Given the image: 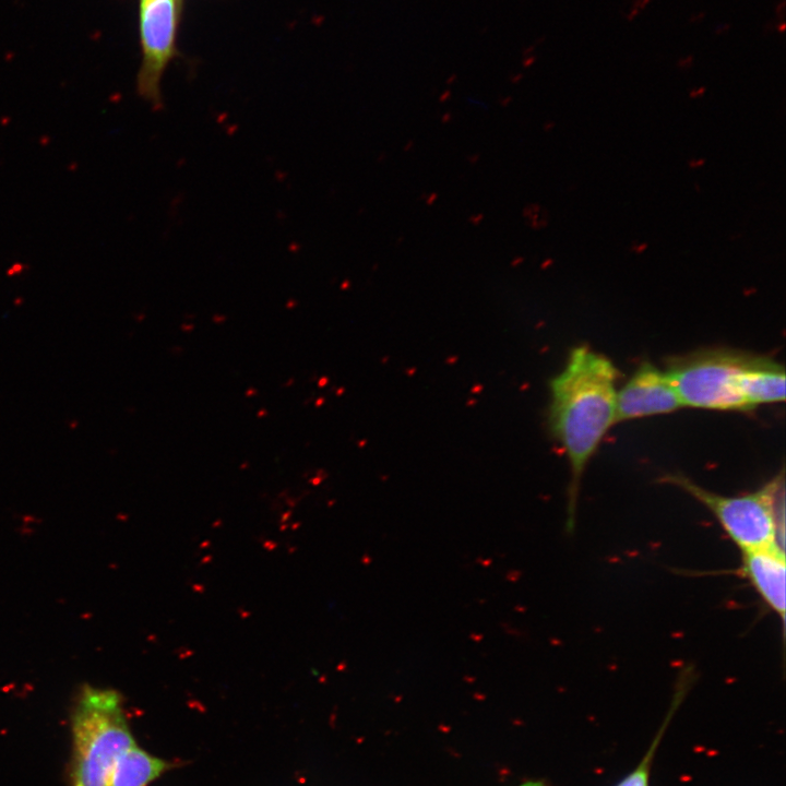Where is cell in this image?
<instances>
[{"instance_id":"cell-9","label":"cell","mask_w":786,"mask_h":786,"mask_svg":"<svg viewBox=\"0 0 786 786\" xmlns=\"http://www.w3.org/2000/svg\"><path fill=\"white\" fill-rule=\"evenodd\" d=\"M168 769V763L136 743L116 762L107 786H147Z\"/></svg>"},{"instance_id":"cell-14","label":"cell","mask_w":786,"mask_h":786,"mask_svg":"<svg viewBox=\"0 0 786 786\" xmlns=\"http://www.w3.org/2000/svg\"><path fill=\"white\" fill-rule=\"evenodd\" d=\"M520 786H544V784L540 781H529Z\"/></svg>"},{"instance_id":"cell-13","label":"cell","mask_w":786,"mask_h":786,"mask_svg":"<svg viewBox=\"0 0 786 786\" xmlns=\"http://www.w3.org/2000/svg\"><path fill=\"white\" fill-rule=\"evenodd\" d=\"M704 15H705L704 12L698 13V14H695V15H692V16L690 17V21H691L692 23H696V22L701 21V20L704 17Z\"/></svg>"},{"instance_id":"cell-12","label":"cell","mask_w":786,"mask_h":786,"mask_svg":"<svg viewBox=\"0 0 786 786\" xmlns=\"http://www.w3.org/2000/svg\"><path fill=\"white\" fill-rule=\"evenodd\" d=\"M692 63V56H688L687 58L679 61V67L681 68H688Z\"/></svg>"},{"instance_id":"cell-7","label":"cell","mask_w":786,"mask_h":786,"mask_svg":"<svg viewBox=\"0 0 786 786\" xmlns=\"http://www.w3.org/2000/svg\"><path fill=\"white\" fill-rule=\"evenodd\" d=\"M741 575L785 624L786 563L785 552L777 546L741 551Z\"/></svg>"},{"instance_id":"cell-4","label":"cell","mask_w":786,"mask_h":786,"mask_svg":"<svg viewBox=\"0 0 786 786\" xmlns=\"http://www.w3.org/2000/svg\"><path fill=\"white\" fill-rule=\"evenodd\" d=\"M752 357L733 349L700 350L672 359L666 374L683 406L748 410L746 380Z\"/></svg>"},{"instance_id":"cell-8","label":"cell","mask_w":786,"mask_h":786,"mask_svg":"<svg viewBox=\"0 0 786 786\" xmlns=\"http://www.w3.org/2000/svg\"><path fill=\"white\" fill-rule=\"evenodd\" d=\"M746 398L751 409L760 404L784 402V367L769 357L753 355L747 373Z\"/></svg>"},{"instance_id":"cell-2","label":"cell","mask_w":786,"mask_h":786,"mask_svg":"<svg viewBox=\"0 0 786 786\" xmlns=\"http://www.w3.org/2000/svg\"><path fill=\"white\" fill-rule=\"evenodd\" d=\"M71 786H107L121 754L136 742L112 689L84 686L71 714Z\"/></svg>"},{"instance_id":"cell-19","label":"cell","mask_w":786,"mask_h":786,"mask_svg":"<svg viewBox=\"0 0 786 786\" xmlns=\"http://www.w3.org/2000/svg\"><path fill=\"white\" fill-rule=\"evenodd\" d=\"M778 27H779L781 32H783V31H784V28H785V24H784V23H782L781 25H778Z\"/></svg>"},{"instance_id":"cell-15","label":"cell","mask_w":786,"mask_h":786,"mask_svg":"<svg viewBox=\"0 0 786 786\" xmlns=\"http://www.w3.org/2000/svg\"><path fill=\"white\" fill-rule=\"evenodd\" d=\"M728 28H729V25H727V24H726V25H720V26H718V27L716 28L715 32H716V34H723V33L727 32Z\"/></svg>"},{"instance_id":"cell-10","label":"cell","mask_w":786,"mask_h":786,"mask_svg":"<svg viewBox=\"0 0 786 786\" xmlns=\"http://www.w3.org/2000/svg\"><path fill=\"white\" fill-rule=\"evenodd\" d=\"M653 753L654 749H651L647 752V757L640 763V765L622 781H620L617 786H648L650 762L652 760Z\"/></svg>"},{"instance_id":"cell-18","label":"cell","mask_w":786,"mask_h":786,"mask_svg":"<svg viewBox=\"0 0 786 786\" xmlns=\"http://www.w3.org/2000/svg\"><path fill=\"white\" fill-rule=\"evenodd\" d=\"M784 4H785L784 1H782L781 4L778 5V9H776V13L784 11Z\"/></svg>"},{"instance_id":"cell-3","label":"cell","mask_w":786,"mask_h":786,"mask_svg":"<svg viewBox=\"0 0 786 786\" xmlns=\"http://www.w3.org/2000/svg\"><path fill=\"white\" fill-rule=\"evenodd\" d=\"M666 483L677 486L702 503L741 551L777 546L784 550V472L753 492L723 496L682 475Z\"/></svg>"},{"instance_id":"cell-17","label":"cell","mask_w":786,"mask_h":786,"mask_svg":"<svg viewBox=\"0 0 786 786\" xmlns=\"http://www.w3.org/2000/svg\"><path fill=\"white\" fill-rule=\"evenodd\" d=\"M639 12H640L639 10L632 9V11L628 15V20L634 19L639 14Z\"/></svg>"},{"instance_id":"cell-6","label":"cell","mask_w":786,"mask_h":786,"mask_svg":"<svg viewBox=\"0 0 786 786\" xmlns=\"http://www.w3.org/2000/svg\"><path fill=\"white\" fill-rule=\"evenodd\" d=\"M681 406L666 372L645 361L616 395V421L667 414Z\"/></svg>"},{"instance_id":"cell-16","label":"cell","mask_w":786,"mask_h":786,"mask_svg":"<svg viewBox=\"0 0 786 786\" xmlns=\"http://www.w3.org/2000/svg\"><path fill=\"white\" fill-rule=\"evenodd\" d=\"M704 87H701L700 90H694L690 93L691 97H698L704 93Z\"/></svg>"},{"instance_id":"cell-5","label":"cell","mask_w":786,"mask_h":786,"mask_svg":"<svg viewBox=\"0 0 786 786\" xmlns=\"http://www.w3.org/2000/svg\"><path fill=\"white\" fill-rule=\"evenodd\" d=\"M182 0H141L140 33L142 62L136 78L138 94L155 110L163 108L160 81L176 57V37Z\"/></svg>"},{"instance_id":"cell-11","label":"cell","mask_w":786,"mask_h":786,"mask_svg":"<svg viewBox=\"0 0 786 786\" xmlns=\"http://www.w3.org/2000/svg\"><path fill=\"white\" fill-rule=\"evenodd\" d=\"M648 2H650V0H635L633 3V9H636L640 11V10L644 9Z\"/></svg>"},{"instance_id":"cell-1","label":"cell","mask_w":786,"mask_h":786,"mask_svg":"<svg viewBox=\"0 0 786 786\" xmlns=\"http://www.w3.org/2000/svg\"><path fill=\"white\" fill-rule=\"evenodd\" d=\"M611 360L586 345L573 348L549 383L548 422L570 465L567 528L575 522L583 472L606 432L616 422V382Z\"/></svg>"}]
</instances>
